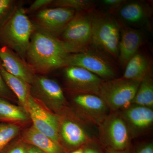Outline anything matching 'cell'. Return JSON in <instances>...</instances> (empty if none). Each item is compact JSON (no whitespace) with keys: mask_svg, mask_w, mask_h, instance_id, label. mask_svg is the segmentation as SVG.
Returning <instances> with one entry per match:
<instances>
[{"mask_svg":"<svg viewBox=\"0 0 153 153\" xmlns=\"http://www.w3.org/2000/svg\"><path fill=\"white\" fill-rule=\"evenodd\" d=\"M77 106L88 114L100 116L106 112L108 107L98 95L90 94H79L74 98Z\"/></svg>","mask_w":153,"mask_h":153,"instance_id":"19","label":"cell"},{"mask_svg":"<svg viewBox=\"0 0 153 153\" xmlns=\"http://www.w3.org/2000/svg\"><path fill=\"white\" fill-rule=\"evenodd\" d=\"M126 1L117 11L120 19L124 23L134 26L145 25L151 16L149 5L139 1Z\"/></svg>","mask_w":153,"mask_h":153,"instance_id":"14","label":"cell"},{"mask_svg":"<svg viewBox=\"0 0 153 153\" xmlns=\"http://www.w3.org/2000/svg\"><path fill=\"white\" fill-rule=\"evenodd\" d=\"M0 62L5 69L31 85L36 77L35 72L25 59L6 46L0 47Z\"/></svg>","mask_w":153,"mask_h":153,"instance_id":"12","label":"cell"},{"mask_svg":"<svg viewBox=\"0 0 153 153\" xmlns=\"http://www.w3.org/2000/svg\"><path fill=\"white\" fill-rule=\"evenodd\" d=\"M61 134L66 145L64 149L68 153L88 143L87 134L83 128L71 121H66L62 124Z\"/></svg>","mask_w":153,"mask_h":153,"instance_id":"15","label":"cell"},{"mask_svg":"<svg viewBox=\"0 0 153 153\" xmlns=\"http://www.w3.org/2000/svg\"><path fill=\"white\" fill-rule=\"evenodd\" d=\"M69 153H84L83 148H82V146L81 147L78 148L74 150L71 151Z\"/></svg>","mask_w":153,"mask_h":153,"instance_id":"34","label":"cell"},{"mask_svg":"<svg viewBox=\"0 0 153 153\" xmlns=\"http://www.w3.org/2000/svg\"><path fill=\"white\" fill-rule=\"evenodd\" d=\"M84 153H102L100 149L95 145L86 143L82 146Z\"/></svg>","mask_w":153,"mask_h":153,"instance_id":"30","label":"cell"},{"mask_svg":"<svg viewBox=\"0 0 153 153\" xmlns=\"http://www.w3.org/2000/svg\"><path fill=\"white\" fill-rule=\"evenodd\" d=\"M152 72L151 64L147 57L137 52L129 60L126 66L122 78L141 82L147 74Z\"/></svg>","mask_w":153,"mask_h":153,"instance_id":"17","label":"cell"},{"mask_svg":"<svg viewBox=\"0 0 153 153\" xmlns=\"http://www.w3.org/2000/svg\"><path fill=\"white\" fill-rule=\"evenodd\" d=\"M30 94L54 108H59L66 102L63 90L56 81L43 76H36L31 84Z\"/></svg>","mask_w":153,"mask_h":153,"instance_id":"11","label":"cell"},{"mask_svg":"<svg viewBox=\"0 0 153 153\" xmlns=\"http://www.w3.org/2000/svg\"><path fill=\"white\" fill-rule=\"evenodd\" d=\"M1 153H26V143L22 141L10 143Z\"/></svg>","mask_w":153,"mask_h":153,"instance_id":"26","label":"cell"},{"mask_svg":"<svg viewBox=\"0 0 153 153\" xmlns=\"http://www.w3.org/2000/svg\"><path fill=\"white\" fill-rule=\"evenodd\" d=\"M27 111H28L36 130L60 143L59 135V120L58 118L46 110L32 95L28 99Z\"/></svg>","mask_w":153,"mask_h":153,"instance_id":"9","label":"cell"},{"mask_svg":"<svg viewBox=\"0 0 153 153\" xmlns=\"http://www.w3.org/2000/svg\"><path fill=\"white\" fill-rule=\"evenodd\" d=\"M143 41V36L140 30L120 26L118 59L122 66L125 67L129 60L138 52Z\"/></svg>","mask_w":153,"mask_h":153,"instance_id":"13","label":"cell"},{"mask_svg":"<svg viewBox=\"0 0 153 153\" xmlns=\"http://www.w3.org/2000/svg\"><path fill=\"white\" fill-rule=\"evenodd\" d=\"M126 1L125 0H103L101 3L110 12H114L117 11Z\"/></svg>","mask_w":153,"mask_h":153,"instance_id":"28","label":"cell"},{"mask_svg":"<svg viewBox=\"0 0 153 153\" xmlns=\"http://www.w3.org/2000/svg\"><path fill=\"white\" fill-rule=\"evenodd\" d=\"M76 12L66 8H45L36 13L33 23L37 30L58 38Z\"/></svg>","mask_w":153,"mask_h":153,"instance_id":"7","label":"cell"},{"mask_svg":"<svg viewBox=\"0 0 153 153\" xmlns=\"http://www.w3.org/2000/svg\"><path fill=\"white\" fill-rule=\"evenodd\" d=\"M69 54L58 38L36 29L25 57L34 72L47 73L66 67Z\"/></svg>","mask_w":153,"mask_h":153,"instance_id":"1","label":"cell"},{"mask_svg":"<svg viewBox=\"0 0 153 153\" xmlns=\"http://www.w3.org/2000/svg\"><path fill=\"white\" fill-rule=\"evenodd\" d=\"M131 104L152 108L153 106V80L152 72L140 82Z\"/></svg>","mask_w":153,"mask_h":153,"instance_id":"21","label":"cell"},{"mask_svg":"<svg viewBox=\"0 0 153 153\" xmlns=\"http://www.w3.org/2000/svg\"><path fill=\"white\" fill-rule=\"evenodd\" d=\"M124 114L126 119L137 128H147L153 122V110L147 107L135 105L128 107Z\"/></svg>","mask_w":153,"mask_h":153,"instance_id":"20","label":"cell"},{"mask_svg":"<svg viewBox=\"0 0 153 153\" xmlns=\"http://www.w3.org/2000/svg\"><path fill=\"white\" fill-rule=\"evenodd\" d=\"M0 73L7 86L27 110L30 94V84L6 71L0 62Z\"/></svg>","mask_w":153,"mask_h":153,"instance_id":"18","label":"cell"},{"mask_svg":"<svg viewBox=\"0 0 153 153\" xmlns=\"http://www.w3.org/2000/svg\"><path fill=\"white\" fill-rule=\"evenodd\" d=\"M91 44L118 59L120 25L109 14L91 11Z\"/></svg>","mask_w":153,"mask_h":153,"instance_id":"3","label":"cell"},{"mask_svg":"<svg viewBox=\"0 0 153 153\" xmlns=\"http://www.w3.org/2000/svg\"><path fill=\"white\" fill-rule=\"evenodd\" d=\"M53 0H36L30 6L26 13H31L45 9L47 6H50Z\"/></svg>","mask_w":153,"mask_h":153,"instance_id":"27","label":"cell"},{"mask_svg":"<svg viewBox=\"0 0 153 153\" xmlns=\"http://www.w3.org/2000/svg\"><path fill=\"white\" fill-rule=\"evenodd\" d=\"M26 153H46L35 146L26 143Z\"/></svg>","mask_w":153,"mask_h":153,"instance_id":"32","label":"cell"},{"mask_svg":"<svg viewBox=\"0 0 153 153\" xmlns=\"http://www.w3.org/2000/svg\"><path fill=\"white\" fill-rule=\"evenodd\" d=\"M67 66L84 68L106 80L114 79L116 75L110 61L89 47L82 52L69 54L66 62Z\"/></svg>","mask_w":153,"mask_h":153,"instance_id":"6","label":"cell"},{"mask_svg":"<svg viewBox=\"0 0 153 153\" xmlns=\"http://www.w3.org/2000/svg\"><path fill=\"white\" fill-rule=\"evenodd\" d=\"M36 29L26 10L19 6L0 30V43L25 59Z\"/></svg>","mask_w":153,"mask_h":153,"instance_id":"2","label":"cell"},{"mask_svg":"<svg viewBox=\"0 0 153 153\" xmlns=\"http://www.w3.org/2000/svg\"><path fill=\"white\" fill-rule=\"evenodd\" d=\"M27 110L10 103L0 97V120L3 121H26L28 120Z\"/></svg>","mask_w":153,"mask_h":153,"instance_id":"22","label":"cell"},{"mask_svg":"<svg viewBox=\"0 0 153 153\" xmlns=\"http://www.w3.org/2000/svg\"><path fill=\"white\" fill-rule=\"evenodd\" d=\"M136 153H153L152 143L147 144L140 148Z\"/></svg>","mask_w":153,"mask_h":153,"instance_id":"31","label":"cell"},{"mask_svg":"<svg viewBox=\"0 0 153 153\" xmlns=\"http://www.w3.org/2000/svg\"><path fill=\"white\" fill-rule=\"evenodd\" d=\"M14 94L7 86L0 73V97L5 99H12Z\"/></svg>","mask_w":153,"mask_h":153,"instance_id":"29","label":"cell"},{"mask_svg":"<svg viewBox=\"0 0 153 153\" xmlns=\"http://www.w3.org/2000/svg\"><path fill=\"white\" fill-rule=\"evenodd\" d=\"M64 74L70 89L79 94L99 95L103 80L96 74L84 68L74 66L64 67Z\"/></svg>","mask_w":153,"mask_h":153,"instance_id":"8","label":"cell"},{"mask_svg":"<svg viewBox=\"0 0 153 153\" xmlns=\"http://www.w3.org/2000/svg\"><path fill=\"white\" fill-rule=\"evenodd\" d=\"M140 82L122 77L103 81L98 96L113 110L128 108L131 104Z\"/></svg>","mask_w":153,"mask_h":153,"instance_id":"5","label":"cell"},{"mask_svg":"<svg viewBox=\"0 0 153 153\" xmlns=\"http://www.w3.org/2000/svg\"><path fill=\"white\" fill-rule=\"evenodd\" d=\"M20 131V127L15 124L0 123V153H1L6 146L18 135Z\"/></svg>","mask_w":153,"mask_h":153,"instance_id":"24","label":"cell"},{"mask_svg":"<svg viewBox=\"0 0 153 153\" xmlns=\"http://www.w3.org/2000/svg\"><path fill=\"white\" fill-rule=\"evenodd\" d=\"M105 153H131L129 148L121 151L114 150L110 149H106L105 151Z\"/></svg>","mask_w":153,"mask_h":153,"instance_id":"33","label":"cell"},{"mask_svg":"<svg viewBox=\"0 0 153 153\" xmlns=\"http://www.w3.org/2000/svg\"><path fill=\"white\" fill-rule=\"evenodd\" d=\"M24 142L33 145L46 153H68L60 143L31 127L24 132Z\"/></svg>","mask_w":153,"mask_h":153,"instance_id":"16","label":"cell"},{"mask_svg":"<svg viewBox=\"0 0 153 153\" xmlns=\"http://www.w3.org/2000/svg\"><path fill=\"white\" fill-rule=\"evenodd\" d=\"M19 7L14 0H0V30Z\"/></svg>","mask_w":153,"mask_h":153,"instance_id":"25","label":"cell"},{"mask_svg":"<svg viewBox=\"0 0 153 153\" xmlns=\"http://www.w3.org/2000/svg\"><path fill=\"white\" fill-rule=\"evenodd\" d=\"M103 129L106 149L121 151L129 148L128 129L121 117H110L105 122Z\"/></svg>","mask_w":153,"mask_h":153,"instance_id":"10","label":"cell"},{"mask_svg":"<svg viewBox=\"0 0 153 153\" xmlns=\"http://www.w3.org/2000/svg\"><path fill=\"white\" fill-rule=\"evenodd\" d=\"M91 11L76 12L58 38L69 54L82 52L91 45Z\"/></svg>","mask_w":153,"mask_h":153,"instance_id":"4","label":"cell"},{"mask_svg":"<svg viewBox=\"0 0 153 153\" xmlns=\"http://www.w3.org/2000/svg\"><path fill=\"white\" fill-rule=\"evenodd\" d=\"M50 6L72 9L76 12L88 11L93 9L94 2L89 0H53Z\"/></svg>","mask_w":153,"mask_h":153,"instance_id":"23","label":"cell"}]
</instances>
